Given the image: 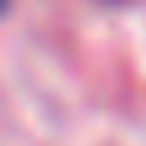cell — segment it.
Segmentation results:
<instances>
[{
    "instance_id": "obj_1",
    "label": "cell",
    "mask_w": 146,
    "mask_h": 146,
    "mask_svg": "<svg viewBox=\"0 0 146 146\" xmlns=\"http://www.w3.org/2000/svg\"><path fill=\"white\" fill-rule=\"evenodd\" d=\"M0 5H5V0H0Z\"/></svg>"
}]
</instances>
